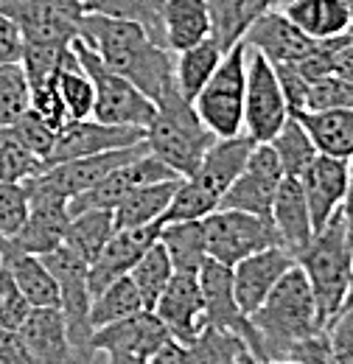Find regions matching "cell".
Returning <instances> with one entry per match:
<instances>
[{
    "mask_svg": "<svg viewBox=\"0 0 353 364\" xmlns=\"http://www.w3.org/2000/svg\"><path fill=\"white\" fill-rule=\"evenodd\" d=\"M160 244L166 247L174 272L199 274L202 264L208 261L205 247V228L202 219H185V222H166L160 230Z\"/></svg>",
    "mask_w": 353,
    "mask_h": 364,
    "instance_id": "1f68e13d",
    "label": "cell"
},
{
    "mask_svg": "<svg viewBox=\"0 0 353 364\" xmlns=\"http://www.w3.org/2000/svg\"><path fill=\"white\" fill-rule=\"evenodd\" d=\"M172 339L169 328L152 309H140L132 317L110 322L104 328H95L93 333V350L95 353H115V356H132V359H152L166 342Z\"/></svg>",
    "mask_w": 353,
    "mask_h": 364,
    "instance_id": "2e32d148",
    "label": "cell"
},
{
    "mask_svg": "<svg viewBox=\"0 0 353 364\" xmlns=\"http://www.w3.org/2000/svg\"><path fill=\"white\" fill-rule=\"evenodd\" d=\"M0 362L3 364H34L20 331L0 328Z\"/></svg>",
    "mask_w": 353,
    "mask_h": 364,
    "instance_id": "f907efd6",
    "label": "cell"
},
{
    "mask_svg": "<svg viewBox=\"0 0 353 364\" xmlns=\"http://www.w3.org/2000/svg\"><path fill=\"white\" fill-rule=\"evenodd\" d=\"M182 180H169V182H154L146 188H137L130 193L124 202H118L112 208L115 216V230H132V228H146L154 222H163L172 199H174L176 188Z\"/></svg>",
    "mask_w": 353,
    "mask_h": 364,
    "instance_id": "f546056e",
    "label": "cell"
},
{
    "mask_svg": "<svg viewBox=\"0 0 353 364\" xmlns=\"http://www.w3.org/2000/svg\"><path fill=\"white\" fill-rule=\"evenodd\" d=\"M0 364H3V362H0Z\"/></svg>",
    "mask_w": 353,
    "mask_h": 364,
    "instance_id": "03108f58",
    "label": "cell"
},
{
    "mask_svg": "<svg viewBox=\"0 0 353 364\" xmlns=\"http://www.w3.org/2000/svg\"><path fill=\"white\" fill-rule=\"evenodd\" d=\"M154 314L163 319L172 339L176 342H194L199 331L205 328V303H202V286L199 274L174 272L172 283L160 294Z\"/></svg>",
    "mask_w": 353,
    "mask_h": 364,
    "instance_id": "7402d4cb",
    "label": "cell"
},
{
    "mask_svg": "<svg viewBox=\"0 0 353 364\" xmlns=\"http://www.w3.org/2000/svg\"><path fill=\"white\" fill-rule=\"evenodd\" d=\"M264 364H300L297 359H269V362H264Z\"/></svg>",
    "mask_w": 353,
    "mask_h": 364,
    "instance_id": "680465c9",
    "label": "cell"
},
{
    "mask_svg": "<svg viewBox=\"0 0 353 364\" xmlns=\"http://www.w3.org/2000/svg\"><path fill=\"white\" fill-rule=\"evenodd\" d=\"M130 277H132L135 286H137V291H140L143 306L154 311L160 294L166 291V286H169L172 277H174V264H172L166 247H163L160 241L152 244V247L146 250V255L135 264V269L130 272Z\"/></svg>",
    "mask_w": 353,
    "mask_h": 364,
    "instance_id": "74e56055",
    "label": "cell"
},
{
    "mask_svg": "<svg viewBox=\"0 0 353 364\" xmlns=\"http://www.w3.org/2000/svg\"><path fill=\"white\" fill-rule=\"evenodd\" d=\"M283 177L286 174H283V166H280L272 143H255L247 157V166L241 168V174L224 193L219 208L272 219V205H275V196H278Z\"/></svg>",
    "mask_w": 353,
    "mask_h": 364,
    "instance_id": "5bb4252c",
    "label": "cell"
},
{
    "mask_svg": "<svg viewBox=\"0 0 353 364\" xmlns=\"http://www.w3.org/2000/svg\"><path fill=\"white\" fill-rule=\"evenodd\" d=\"M311 135L320 154L351 160L353 157V107L322 109V112H297L295 115Z\"/></svg>",
    "mask_w": 353,
    "mask_h": 364,
    "instance_id": "f1b7e54d",
    "label": "cell"
},
{
    "mask_svg": "<svg viewBox=\"0 0 353 364\" xmlns=\"http://www.w3.org/2000/svg\"><path fill=\"white\" fill-rule=\"evenodd\" d=\"M31 311H34V306L26 300V294L20 291V286L14 283L11 272L3 264V269H0V328L20 331Z\"/></svg>",
    "mask_w": 353,
    "mask_h": 364,
    "instance_id": "f6af8a7d",
    "label": "cell"
},
{
    "mask_svg": "<svg viewBox=\"0 0 353 364\" xmlns=\"http://www.w3.org/2000/svg\"><path fill=\"white\" fill-rule=\"evenodd\" d=\"M34 364H93L95 353L73 345L59 306L34 309L20 328Z\"/></svg>",
    "mask_w": 353,
    "mask_h": 364,
    "instance_id": "ac0fdd59",
    "label": "cell"
},
{
    "mask_svg": "<svg viewBox=\"0 0 353 364\" xmlns=\"http://www.w3.org/2000/svg\"><path fill=\"white\" fill-rule=\"evenodd\" d=\"M325 336L339 364H353V309H342L328 322Z\"/></svg>",
    "mask_w": 353,
    "mask_h": 364,
    "instance_id": "7dc6e473",
    "label": "cell"
},
{
    "mask_svg": "<svg viewBox=\"0 0 353 364\" xmlns=\"http://www.w3.org/2000/svg\"><path fill=\"white\" fill-rule=\"evenodd\" d=\"M43 171V160L11 135L9 127H0V182H28Z\"/></svg>",
    "mask_w": 353,
    "mask_h": 364,
    "instance_id": "b9f144b4",
    "label": "cell"
},
{
    "mask_svg": "<svg viewBox=\"0 0 353 364\" xmlns=\"http://www.w3.org/2000/svg\"><path fill=\"white\" fill-rule=\"evenodd\" d=\"M149 364H191L188 345H185V342H176V339H169V342L149 359Z\"/></svg>",
    "mask_w": 353,
    "mask_h": 364,
    "instance_id": "f5cc1de1",
    "label": "cell"
},
{
    "mask_svg": "<svg viewBox=\"0 0 353 364\" xmlns=\"http://www.w3.org/2000/svg\"><path fill=\"white\" fill-rule=\"evenodd\" d=\"M272 225L278 230L280 247L289 250L295 258L309 247L314 238V222H311L309 199L303 191V182L297 177H283L275 205H272Z\"/></svg>",
    "mask_w": 353,
    "mask_h": 364,
    "instance_id": "d4e9b609",
    "label": "cell"
},
{
    "mask_svg": "<svg viewBox=\"0 0 353 364\" xmlns=\"http://www.w3.org/2000/svg\"><path fill=\"white\" fill-rule=\"evenodd\" d=\"M43 261L48 264L51 274L56 277L59 286V309L68 325V333L73 339L76 348L82 350H93V319H90V309H93V291H90V264L82 261L73 250H68L65 244L56 247L53 252L43 255Z\"/></svg>",
    "mask_w": 353,
    "mask_h": 364,
    "instance_id": "9c48e42d",
    "label": "cell"
},
{
    "mask_svg": "<svg viewBox=\"0 0 353 364\" xmlns=\"http://www.w3.org/2000/svg\"><path fill=\"white\" fill-rule=\"evenodd\" d=\"M353 107V82L342 76H320L311 79L306 92V107L303 112H322V109H345Z\"/></svg>",
    "mask_w": 353,
    "mask_h": 364,
    "instance_id": "ee69618b",
    "label": "cell"
},
{
    "mask_svg": "<svg viewBox=\"0 0 353 364\" xmlns=\"http://www.w3.org/2000/svg\"><path fill=\"white\" fill-rule=\"evenodd\" d=\"M255 140L247 135L216 140L208 154L202 157L199 168L191 177H182L174 199L163 216V222H185V219H205L219 210L224 193L247 166Z\"/></svg>",
    "mask_w": 353,
    "mask_h": 364,
    "instance_id": "277c9868",
    "label": "cell"
},
{
    "mask_svg": "<svg viewBox=\"0 0 353 364\" xmlns=\"http://www.w3.org/2000/svg\"><path fill=\"white\" fill-rule=\"evenodd\" d=\"M82 9L88 14H107L118 20H132L146 34L166 46V28H163V9L166 0H82Z\"/></svg>",
    "mask_w": 353,
    "mask_h": 364,
    "instance_id": "e575fe53",
    "label": "cell"
},
{
    "mask_svg": "<svg viewBox=\"0 0 353 364\" xmlns=\"http://www.w3.org/2000/svg\"><path fill=\"white\" fill-rule=\"evenodd\" d=\"M28 216V191L23 182H0V235H14Z\"/></svg>",
    "mask_w": 353,
    "mask_h": 364,
    "instance_id": "bcb514c9",
    "label": "cell"
},
{
    "mask_svg": "<svg viewBox=\"0 0 353 364\" xmlns=\"http://www.w3.org/2000/svg\"><path fill=\"white\" fill-rule=\"evenodd\" d=\"M286 359H297L300 364H339L337 356H334V350H331V342H328L325 331H320V333H314L309 339L297 342L289 350Z\"/></svg>",
    "mask_w": 353,
    "mask_h": 364,
    "instance_id": "c3c4849f",
    "label": "cell"
},
{
    "mask_svg": "<svg viewBox=\"0 0 353 364\" xmlns=\"http://www.w3.org/2000/svg\"><path fill=\"white\" fill-rule=\"evenodd\" d=\"M163 28H166V48L172 53L199 46L202 40L214 37L211 3L208 0H166Z\"/></svg>",
    "mask_w": 353,
    "mask_h": 364,
    "instance_id": "484cf974",
    "label": "cell"
},
{
    "mask_svg": "<svg viewBox=\"0 0 353 364\" xmlns=\"http://www.w3.org/2000/svg\"><path fill=\"white\" fill-rule=\"evenodd\" d=\"M272 149H275V154H278V160L283 166V174L286 177H297V180L303 177V171L309 168L311 163H314V157L320 154L311 135L306 132V127L295 115H289L283 129L272 137Z\"/></svg>",
    "mask_w": 353,
    "mask_h": 364,
    "instance_id": "8d00e7d4",
    "label": "cell"
},
{
    "mask_svg": "<svg viewBox=\"0 0 353 364\" xmlns=\"http://www.w3.org/2000/svg\"><path fill=\"white\" fill-rule=\"evenodd\" d=\"M295 264H297L295 255L283 247H269V250H261V252L238 261L233 267V289H236V300H238L241 311L247 317H253L269 297V291L280 283V277Z\"/></svg>",
    "mask_w": 353,
    "mask_h": 364,
    "instance_id": "ffe728a7",
    "label": "cell"
},
{
    "mask_svg": "<svg viewBox=\"0 0 353 364\" xmlns=\"http://www.w3.org/2000/svg\"><path fill=\"white\" fill-rule=\"evenodd\" d=\"M244 43L266 56L272 65H286V62H303L314 53L317 40H311L306 31H300L280 9H269L261 14L244 34Z\"/></svg>",
    "mask_w": 353,
    "mask_h": 364,
    "instance_id": "cb8c5ba5",
    "label": "cell"
},
{
    "mask_svg": "<svg viewBox=\"0 0 353 364\" xmlns=\"http://www.w3.org/2000/svg\"><path fill=\"white\" fill-rule=\"evenodd\" d=\"M250 322L255 331L250 353L258 362L286 359L297 342L325 331L317 314L314 291L297 264L280 277V283L269 291V297L250 317Z\"/></svg>",
    "mask_w": 353,
    "mask_h": 364,
    "instance_id": "7a4b0ae2",
    "label": "cell"
},
{
    "mask_svg": "<svg viewBox=\"0 0 353 364\" xmlns=\"http://www.w3.org/2000/svg\"><path fill=\"white\" fill-rule=\"evenodd\" d=\"M345 6H348V11H351V17H353V0H342Z\"/></svg>",
    "mask_w": 353,
    "mask_h": 364,
    "instance_id": "94428289",
    "label": "cell"
},
{
    "mask_svg": "<svg viewBox=\"0 0 353 364\" xmlns=\"http://www.w3.org/2000/svg\"><path fill=\"white\" fill-rule=\"evenodd\" d=\"M79 40L98 53V59L146 92L154 104L174 87V53L154 43L146 28L132 20H118L107 14H88L79 26Z\"/></svg>",
    "mask_w": 353,
    "mask_h": 364,
    "instance_id": "6da1fadb",
    "label": "cell"
},
{
    "mask_svg": "<svg viewBox=\"0 0 353 364\" xmlns=\"http://www.w3.org/2000/svg\"><path fill=\"white\" fill-rule=\"evenodd\" d=\"M70 3H82V0H70Z\"/></svg>",
    "mask_w": 353,
    "mask_h": 364,
    "instance_id": "be15d7a7",
    "label": "cell"
},
{
    "mask_svg": "<svg viewBox=\"0 0 353 364\" xmlns=\"http://www.w3.org/2000/svg\"><path fill=\"white\" fill-rule=\"evenodd\" d=\"M0 247H3V264L11 272L14 283L20 286V291L26 294V300L34 309L59 306V286H56V277L48 269V264L43 261V255L20 252V250L9 247L3 238H0Z\"/></svg>",
    "mask_w": 353,
    "mask_h": 364,
    "instance_id": "4316f807",
    "label": "cell"
},
{
    "mask_svg": "<svg viewBox=\"0 0 353 364\" xmlns=\"http://www.w3.org/2000/svg\"><path fill=\"white\" fill-rule=\"evenodd\" d=\"M174 82L176 90L182 92L188 101H194L199 90L211 82V76L216 73V68L224 59V50H221L219 40L216 37H208L202 40L199 46L185 48L174 53Z\"/></svg>",
    "mask_w": 353,
    "mask_h": 364,
    "instance_id": "4dcf8cb0",
    "label": "cell"
},
{
    "mask_svg": "<svg viewBox=\"0 0 353 364\" xmlns=\"http://www.w3.org/2000/svg\"><path fill=\"white\" fill-rule=\"evenodd\" d=\"M289 3H292V0H275V6H272V9H283V6H289Z\"/></svg>",
    "mask_w": 353,
    "mask_h": 364,
    "instance_id": "91938a15",
    "label": "cell"
},
{
    "mask_svg": "<svg viewBox=\"0 0 353 364\" xmlns=\"http://www.w3.org/2000/svg\"><path fill=\"white\" fill-rule=\"evenodd\" d=\"M140 309H146V306L140 300V291H137L135 280L127 274V277H118L115 283H110L107 289H101L93 297L90 319H93V328H104L110 322L132 317L135 311H140Z\"/></svg>",
    "mask_w": 353,
    "mask_h": 364,
    "instance_id": "f35d334b",
    "label": "cell"
},
{
    "mask_svg": "<svg viewBox=\"0 0 353 364\" xmlns=\"http://www.w3.org/2000/svg\"><path fill=\"white\" fill-rule=\"evenodd\" d=\"M73 53L82 62V68L90 73L93 87H95V104H93V118L101 124H112V127H135V129H149V124L154 121L157 104L135 87L132 82H127L124 76H118L115 70H110L98 53L88 48L79 37L73 40Z\"/></svg>",
    "mask_w": 353,
    "mask_h": 364,
    "instance_id": "52a82bcc",
    "label": "cell"
},
{
    "mask_svg": "<svg viewBox=\"0 0 353 364\" xmlns=\"http://www.w3.org/2000/svg\"><path fill=\"white\" fill-rule=\"evenodd\" d=\"M328 46V73L353 82V34H342L334 40H322Z\"/></svg>",
    "mask_w": 353,
    "mask_h": 364,
    "instance_id": "681fc988",
    "label": "cell"
},
{
    "mask_svg": "<svg viewBox=\"0 0 353 364\" xmlns=\"http://www.w3.org/2000/svg\"><path fill=\"white\" fill-rule=\"evenodd\" d=\"M250 48V46H247ZM289 104L272 62L250 48L247 56V95H244V135L255 143H272V137L289 121Z\"/></svg>",
    "mask_w": 353,
    "mask_h": 364,
    "instance_id": "30bf717a",
    "label": "cell"
},
{
    "mask_svg": "<svg viewBox=\"0 0 353 364\" xmlns=\"http://www.w3.org/2000/svg\"><path fill=\"white\" fill-rule=\"evenodd\" d=\"M351 34H353V28H351Z\"/></svg>",
    "mask_w": 353,
    "mask_h": 364,
    "instance_id": "e7e4bbea",
    "label": "cell"
},
{
    "mask_svg": "<svg viewBox=\"0 0 353 364\" xmlns=\"http://www.w3.org/2000/svg\"><path fill=\"white\" fill-rule=\"evenodd\" d=\"M208 3L214 17V37L219 40L224 53L238 46L247 28L275 6V0H208Z\"/></svg>",
    "mask_w": 353,
    "mask_h": 364,
    "instance_id": "d6a6232c",
    "label": "cell"
},
{
    "mask_svg": "<svg viewBox=\"0 0 353 364\" xmlns=\"http://www.w3.org/2000/svg\"><path fill=\"white\" fill-rule=\"evenodd\" d=\"M112 235H115V216H112V210H85V213L70 216L62 244L68 250H73L82 261L93 264Z\"/></svg>",
    "mask_w": 353,
    "mask_h": 364,
    "instance_id": "836d02e7",
    "label": "cell"
},
{
    "mask_svg": "<svg viewBox=\"0 0 353 364\" xmlns=\"http://www.w3.org/2000/svg\"><path fill=\"white\" fill-rule=\"evenodd\" d=\"M107 364H149V362L146 359H132V356H115V353H110Z\"/></svg>",
    "mask_w": 353,
    "mask_h": 364,
    "instance_id": "11a10c76",
    "label": "cell"
},
{
    "mask_svg": "<svg viewBox=\"0 0 353 364\" xmlns=\"http://www.w3.org/2000/svg\"><path fill=\"white\" fill-rule=\"evenodd\" d=\"M56 87L59 95L65 101V109L70 115V121H82V118H93V104H95V87H93V79L90 73L82 68V62L76 59L73 46L70 53L65 59V65L59 68V76H56Z\"/></svg>",
    "mask_w": 353,
    "mask_h": 364,
    "instance_id": "d590c367",
    "label": "cell"
},
{
    "mask_svg": "<svg viewBox=\"0 0 353 364\" xmlns=\"http://www.w3.org/2000/svg\"><path fill=\"white\" fill-rule=\"evenodd\" d=\"M311 40H334L353 28V17L342 0H292L280 9Z\"/></svg>",
    "mask_w": 353,
    "mask_h": 364,
    "instance_id": "83f0119b",
    "label": "cell"
},
{
    "mask_svg": "<svg viewBox=\"0 0 353 364\" xmlns=\"http://www.w3.org/2000/svg\"><path fill=\"white\" fill-rule=\"evenodd\" d=\"M342 216H345V225H348V238H351V244H353V157H351V180H348V193H345Z\"/></svg>",
    "mask_w": 353,
    "mask_h": 364,
    "instance_id": "db71d44e",
    "label": "cell"
},
{
    "mask_svg": "<svg viewBox=\"0 0 353 364\" xmlns=\"http://www.w3.org/2000/svg\"><path fill=\"white\" fill-rule=\"evenodd\" d=\"M9 129H11V135L17 137L31 154H37L43 163L48 160V154H51V149L56 143V135H59V129L53 124H48L43 115L37 109H31V107Z\"/></svg>",
    "mask_w": 353,
    "mask_h": 364,
    "instance_id": "7bdbcfd3",
    "label": "cell"
},
{
    "mask_svg": "<svg viewBox=\"0 0 353 364\" xmlns=\"http://www.w3.org/2000/svg\"><path fill=\"white\" fill-rule=\"evenodd\" d=\"M345 309H353V274H351V289H348V297H345Z\"/></svg>",
    "mask_w": 353,
    "mask_h": 364,
    "instance_id": "6f0895ef",
    "label": "cell"
},
{
    "mask_svg": "<svg viewBox=\"0 0 353 364\" xmlns=\"http://www.w3.org/2000/svg\"><path fill=\"white\" fill-rule=\"evenodd\" d=\"M23 59V34L20 28L0 14V62H20Z\"/></svg>",
    "mask_w": 353,
    "mask_h": 364,
    "instance_id": "816d5d0a",
    "label": "cell"
},
{
    "mask_svg": "<svg viewBox=\"0 0 353 364\" xmlns=\"http://www.w3.org/2000/svg\"><path fill=\"white\" fill-rule=\"evenodd\" d=\"M185 345H188L191 364H238V359L247 353V345L241 336L211 325H205L199 336Z\"/></svg>",
    "mask_w": 353,
    "mask_h": 364,
    "instance_id": "ab89813d",
    "label": "cell"
},
{
    "mask_svg": "<svg viewBox=\"0 0 353 364\" xmlns=\"http://www.w3.org/2000/svg\"><path fill=\"white\" fill-rule=\"evenodd\" d=\"M163 225L166 222H154V225L132 230H115V235L107 241L101 255L90 264V291H93V297L101 289H107L110 283H115L118 277H127L132 272L135 264L146 255V250L160 241Z\"/></svg>",
    "mask_w": 353,
    "mask_h": 364,
    "instance_id": "44dd1931",
    "label": "cell"
},
{
    "mask_svg": "<svg viewBox=\"0 0 353 364\" xmlns=\"http://www.w3.org/2000/svg\"><path fill=\"white\" fill-rule=\"evenodd\" d=\"M0 269H3V247H0Z\"/></svg>",
    "mask_w": 353,
    "mask_h": 364,
    "instance_id": "6125c7cd",
    "label": "cell"
},
{
    "mask_svg": "<svg viewBox=\"0 0 353 364\" xmlns=\"http://www.w3.org/2000/svg\"><path fill=\"white\" fill-rule=\"evenodd\" d=\"M169 180H182L174 168H169L160 157H154L152 151L140 154L130 160L127 166L115 168L112 174H107L101 182H95L93 188L82 191L79 196L70 199V216L85 213V210H112L118 202H124L130 193L137 188L154 185V182H169Z\"/></svg>",
    "mask_w": 353,
    "mask_h": 364,
    "instance_id": "4fadbf2b",
    "label": "cell"
},
{
    "mask_svg": "<svg viewBox=\"0 0 353 364\" xmlns=\"http://www.w3.org/2000/svg\"><path fill=\"white\" fill-rule=\"evenodd\" d=\"M348 180H351V160H339V157H328V154H317L314 163L303 171L300 182H303V191L309 199L314 232L325 228L331 222V216L342 210Z\"/></svg>",
    "mask_w": 353,
    "mask_h": 364,
    "instance_id": "603a6c76",
    "label": "cell"
},
{
    "mask_svg": "<svg viewBox=\"0 0 353 364\" xmlns=\"http://www.w3.org/2000/svg\"><path fill=\"white\" fill-rule=\"evenodd\" d=\"M149 151V143H137V146H127V149H112V151H101V154H90V157H76V160H68V163H59V166H51L45 168L43 174L31 177L28 182H23L26 188L31 191H40V193H51V196H59V199H73L79 196L82 191L93 188L95 182H101L107 174H112L115 168L127 166L130 160L140 157Z\"/></svg>",
    "mask_w": 353,
    "mask_h": 364,
    "instance_id": "8fae6325",
    "label": "cell"
},
{
    "mask_svg": "<svg viewBox=\"0 0 353 364\" xmlns=\"http://www.w3.org/2000/svg\"><path fill=\"white\" fill-rule=\"evenodd\" d=\"M0 14L20 28L23 43H73L85 9L70 0H0Z\"/></svg>",
    "mask_w": 353,
    "mask_h": 364,
    "instance_id": "7c38bea8",
    "label": "cell"
},
{
    "mask_svg": "<svg viewBox=\"0 0 353 364\" xmlns=\"http://www.w3.org/2000/svg\"><path fill=\"white\" fill-rule=\"evenodd\" d=\"M199 286H202V303H205V325L230 331L244 339L247 350L255 339L253 322L241 311L233 289V267H224L219 261L208 258L199 269Z\"/></svg>",
    "mask_w": 353,
    "mask_h": 364,
    "instance_id": "d6986e66",
    "label": "cell"
},
{
    "mask_svg": "<svg viewBox=\"0 0 353 364\" xmlns=\"http://www.w3.org/2000/svg\"><path fill=\"white\" fill-rule=\"evenodd\" d=\"M31 107V87L20 62H0V127H11Z\"/></svg>",
    "mask_w": 353,
    "mask_h": 364,
    "instance_id": "60d3db41",
    "label": "cell"
},
{
    "mask_svg": "<svg viewBox=\"0 0 353 364\" xmlns=\"http://www.w3.org/2000/svg\"><path fill=\"white\" fill-rule=\"evenodd\" d=\"M238 364H264V362H258V359H255V356H253V353L247 350V353H244V356L238 359Z\"/></svg>",
    "mask_w": 353,
    "mask_h": 364,
    "instance_id": "9f6ffc18",
    "label": "cell"
},
{
    "mask_svg": "<svg viewBox=\"0 0 353 364\" xmlns=\"http://www.w3.org/2000/svg\"><path fill=\"white\" fill-rule=\"evenodd\" d=\"M216 140L219 137L194 109V101L176 90V85L157 101L154 121L146 129L149 151L174 168L179 177H191Z\"/></svg>",
    "mask_w": 353,
    "mask_h": 364,
    "instance_id": "5b68a950",
    "label": "cell"
},
{
    "mask_svg": "<svg viewBox=\"0 0 353 364\" xmlns=\"http://www.w3.org/2000/svg\"><path fill=\"white\" fill-rule=\"evenodd\" d=\"M247 56L250 48L241 40L233 46L211 82L194 98V109L216 137L244 135V95H247Z\"/></svg>",
    "mask_w": 353,
    "mask_h": 364,
    "instance_id": "8992f818",
    "label": "cell"
},
{
    "mask_svg": "<svg viewBox=\"0 0 353 364\" xmlns=\"http://www.w3.org/2000/svg\"><path fill=\"white\" fill-rule=\"evenodd\" d=\"M295 261L303 269L314 291L320 322L322 328H328V322L345 309L353 274V244L348 238V225L342 210L334 213L325 228L314 232L309 247Z\"/></svg>",
    "mask_w": 353,
    "mask_h": 364,
    "instance_id": "3957f363",
    "label": "cell"
},
{
    "mask_svg": "<svg viewBox=\"0 0 353 364\" xmlns=\"http://www.w3.org/2000/svg\"><path fill=\"white\" fill-rule=\"evenodd\" d=\"M202 228H205L208 258L219 261L224 267H236L238 261H244L261 250L280 247V238H278L272 219L244 213V210L219 208L202 219Z\"/></svg>",
    "mask_w": 353,
    "mask_h": 364,
    "instance_id": "ba28073f",
    "label": "cell"
},
{
    "mask_svg": "<svg viewBox=\"0 0 353 364\" xmlns=\"http://www.w3.org/2000/svg\"><path fill=\"white\" fill-rule=\"evenodd\" d=\"M28 191V216L20 225V230L9 238H3L9 247L20 250V252H31V255H48L56 247H62L65 241V230L70 222V202L51 196V193H40V191Z\"/></svg>",
    "mask_w": 353,
    "mask_h": 364,
    "instance_id": "e0dca14e",
    "label": "cell"
},
{
    "mask_svg": "<svg viewBox=\"0 0 353 364\" xmlns=\"http://www.w3.org/2000/svg\"><path fill=\"white\" fill-rule=\"evenodd\" d=\"M143 140H146V129L112 127V124H101L95 118L68 121L62 127V132L56 135V143L45 160V168L76 160V157H90V154H101V151H112V149L137 146Z\"/></svg>",
    "mask_w": 353,
    "mask_h": 364,
    "instance_id": "9a60e30c",
    "label": "cell"
}]
</instances>
